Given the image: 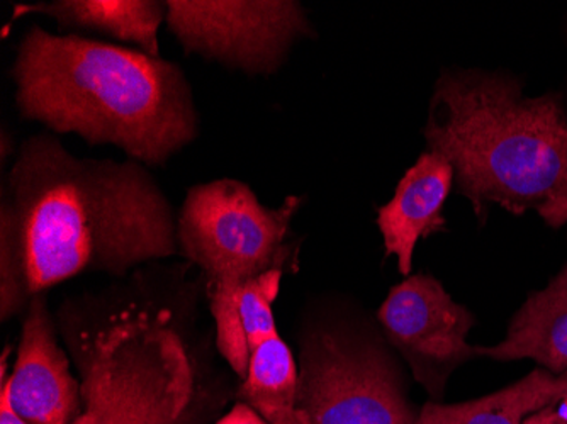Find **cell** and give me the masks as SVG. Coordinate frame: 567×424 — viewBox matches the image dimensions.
Here are the masks:
<instances>
[{"mask_svg": "<svg viewBox=\"0 0 567 424\" xmlns=\"http://www.w3.org/2000/svg\"><path fill=\"white\" fill-rule=\"evenodd\" d=\"M480 356L508 362L532 359L554 375L567 370V265L546 290L517 312L508 337L495 347H474Z\"/></svg>", "mask_w": 567, "mask_h": 424, "instance_id": "8fae6325", "label": "cell"}, {"mask_svg": "<svg viewBox=\"0 0 567 424\" xmlns=\"http://www.w3.org/2000/svg\"><path fill=\"white\" fill-rule=\"evenodd\" d=\"M11 73L22 117L91 145L117 146L138 164H165L197 136L183 70L145 51L33 25Z\"/></svg>", "mask_w": 567, "mask_h": 424, "instance_id": "7a4b0ae2", "label": "cell"}, {"mask_svg": "<svg viewBox=\"0 0 567 424\" xmlns=\"http://www.w3.org/2000/svg\"><path fill=\"white\" fill-rule=\"evenodd\" d=\"M157 182L135 161H82L38 135L22 143L2 200V309L87 267L124 272L177 251Z\"/></svg>", "mask_w": 567, "mask_h": 424, "instance_id": "6da1fadb", "label": "cell"}, {"mask_svg": "<svg viewBox=\"0 0 567 424\" xmlns=\"http://www.w3.org/2000/svg\"><path fill=\"white\" fill-rule=\"evenodd\" d=\"M524 424H557L556 407L547 406L537 413L530 414Z\"/></svg>", "mask_w": 567, "mask_h": 424, "instance_id": "ac0fdd59", "label": "cell"}, {"mask_svg": "<svg viewBox=\"0 0 567 424\" xmlns=\"http://www.w3.org/2000/svg\"><path fill=\"white\" fill-rule=\"evenodd\" d=\"M79 392L44 299L37 296L22 324L14 372L2 385V394L30 424H73Z\"/></svg>", "mask_w": 567, "mask_h": 424, "instance_id": "9c48e42d", "label": "cell"}, {"mask_svg": "<svg viewBox=\"0 0 567 424\" xmlns=\"http://www.w3.org/2000/svg\"><path fill=\"white\" fill-rule=\"evenodd\" d=\"M379 321L430 391L441 389L452 369L476 356L466 341L473 316L455 304L433 277H410L393 287Z\"/></svg>", "mask_w": 567, "mask_h": 424, "instance_id": "ba28073f", "label": "cell"}, {"mask_svg": "<svg viewBox=\"0 0 567 424\" xmlns=\"http://www.w3.org/2000/svg\"><path fill=\"white\" fill-rule=\"evenodd\" d=\"M296 407L311 424H416L381 353L323 333L305 344Z\"/></svg>", "mask_w": 567, "mask_h": 424, "instance_id": "8992f818", "label": "cell"}, {"mask_svg": "<svg viewBox=\"0 0 567 424\" xmlns=\"http://www.w3.org/2000/svg\"><path fill=\"white\" fill-rule=\"evenodd\" d=\"M194 370L167 314H133L89 347L73 424H175L189 406Z\"/></svg>", "mask_w": 567, "mask_h": 424, "instance_id": "5b68a950", "label": "cell"}, {"mask_svg": "<svg viewBox=\"0 0 567 424\" xmlns=\"http://www.w3.org/2000/svg\"><path fill=\"white\" fill-rule=\"evenodd\" d=\"M567 394V372L537 369L517 384L461 404L426 403L416 424H524L527 416L556 406Z\"/></svg>", "mask_w": 567, "mask_h": 424, "instance_id": "4fadbf2b", "label": "cell"}, {"mask_svg": "<svg viewBox=\"0 0 567 424\" xmlns=\"http://www.w3.org/2000/svg\"><path fill=\"white\" fill-rule=\"evenodd\" d=\"M0 424H30L16 413L4 394H0Z\"/></svg>", "mask_w": 567, "mask_h": 424, "instance_id": "e0dca14e", "label": "cell"}, {"mask_svg": "<svg viewBox=\"0 0 567 424\" xmlns=\"http://www.w3.org/2000/svg\"><path fill=\"white\" fill-rule=\"evenodd\" d=\"M556 414L557 424H567V395L566 397H564L563 401H559V403H557Z\"/></svg>", "mask_w": 567, "mask_h": 424, "instance_id": "d6986e66", "label": "cell"}, {"mask_svg": "<svg viewBox=\"0 0 567 424\" xmlns=\"http://www.w3.org/2000/svg\"><path fill=\"white\" fill-rule=\"evenodd\" d=\"M218 424H270L247 403L237 404Z\"/></svg>", "mask_w": 567, "mask_h": 424, "instance_id": "2e32d148", "label": "cell"}, {"mask_svg": "<svg viewBox=\"0 0 567 424\" xmlns=\"http://www.w3.org/2000/svg\"><path fill=\"white\" fill-rule=\"evenodd\" d=\"M298 381L291 350L272 334L251 352L240 397L270 424H309L296 407Z\"/></svg>", "mask_w": 567, "mask_h": 424, "instance_id": "5bb4252c", "label": "cell"}, {"mask_svg": "<svg viewBox=\"0 0 567 424\" xmlns=\"http://www.w3.org/2000/svg\"><path fill=\"white\" fill-rule=\"evenodd\" d=\"M299 204L298 197H288L279 209H269L244 182L221 178L193 187L178 216V245L209 280L216 344L241 381L250 363L238 312L241 289L270 270H282Z\"/></svg>", "mask_w": 567, "mask_h": 424, "instance_id": "277c9868", "label": "cell"}, {"mask_svg": "<svg viewBox=\"0 0 567 424\" xmlns=\"http://www.w3.org/2000/svg\"><path fill=\"white\" fill-rule=\"evenodd\" d=\"M25 14H47L60 28H85L117 40L138 44L145 53L161 56L158 30L167 21V2L155 0H60L40 4H18L12 21Z\"/></svg>", "mask_w": 567, "mask_h": 424, "instance_id": "7c38bea8", "label": "cell"}, {"mask_svg": "<svg viewBox=\"0 0 567 424\" xmlns=\"http://www.w3.org/2000/svg\"><path fill=\"white\" fill-rule=\"evenodd\" d=\"M425 135L477 215L496 203L513 215L537 209L554 228L567 223V120L554 99H522L499 76L447 73Z\"/></svg>", "mask_w": 567, "mask_h": 424, "instance_id": "3957f363", "label": "cell"}, {"mask_svg": "<svg viewBox=\"0 0 567 424\" xmlns=\"http://www.w3.org/2000/svg\"><path fill=\"white\" fill-rule=\"evenodd\" d=\"M454 168L439 153L420 156L401 178L396 194L378 213L385 251L396 255L400 272L408 276L416 244L445 228L442 206L451 190Z\"/></svg>", "mask_w": 567, "mask_h": 424, "instance_id": "30bf717a", "label": "cell"}, {"mask_svg": "<svg viewBox=\"0 0 567 424\" xmlns=\"http://www.w3.org/2000/svg\"><path fill=\"white\" fill-rule=\"evenodd\" d=\"M280 280H282V270L274 269L245 283L241 289L238 312H240L241 327L247 337L250 355L267 338L277 334L272 302L279 294Z\"/></svg>", "mask_w": 567, "mask_h": 424, "instance_id": "9a60e30c", "label": "cell"}, {"mask_svg": "<svg viewBox=\"0 0 567 424\" xmlns=\"http://www.w3.org/2000/svg\"><path fill=\"white\" fill-rule=\"evenodd\" d=\"M167 24L184 50L248 73L272 72L309 34L301 6L282 0H168Z\"/></svg>", "mask_w": 567, "mask_h": 424, "instance_id": "52a82bcc", "label": "cell"}]
</instances>
